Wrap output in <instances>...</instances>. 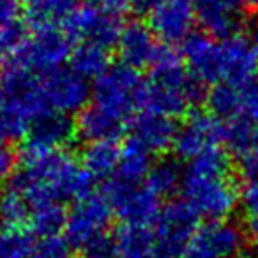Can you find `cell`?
<instances>
[{
	"instance_id": "20",
	"label": "cell",
	"mask_w": 258,
	"mask_h": 258,
	"mask_svg": "<svg viewBox=\"0 0 258 258\" xmlns=\"http://www.w3.org/2000/svg\"><path fill=\"white\" fill-rule=\"evenodd\" d=\"M183 54L194 78L220 85V42L206 34H191L183 44Z\"/></svg>"
},
{
	"instance_id": "27",
	"label": "cell",
	"mask_w": 258,
	"mask_h": 258,
	"mask_svg": "<svg viewBox=\"0 0 258 258\" xmlns=\"http://www.w3.org/2000/svg\"><path fill=\"white\" fill-rule=\"evenodd\" d=\"M30 213L32 207L25 195L7 181L0 188V223L7 228H23V225L30 220Z\"/></svg>"
},
{
	"instance_id": "32",
	"label": "cell",
	"mask_w": 258,
	"mask_h": 258,
	"mask_svg": "<svg viewBox=\"0 0 258 258\" xmlns=\"http://www.w3.org/2000/svg\"><path fill=\"white\" fill-rule=\"evenodd\" d=\"M25 41V32L20 21L0 23V67L6 65L11 58L16 56L20 46Z\"/></svg>"
},
{
	"instance_id": "22",
	"label": "cell",
	"mask_w": 258,
	"mask_h": 258,
	"mask_svg": "<svg viewBox=\"0 0 258 258\" xmlns=\"http://www.w3.org/2000/svg\"><path fill=\"white\" fill-rule=\"evenodd\" d=\"M121 158V148L116 141L88 143L81 153V165L95 179H111Z\"/></svg>"
},
{
	"instance_id": "36",
	"label": "cell",
	"mask_w": 258,
	"mask_h": 258,
	"mask_svg": "<svg viewBox=\"0 0 258 258\" xmlns=\"http://www.w3.org/2000/svg\"><path fill=\"white\" fill-rule=\"evenodd\" d=\"M241 201L242 207H244L248 218H256L258 216V174L255 176H248L244 186L241 190Z\"/></svg>"
},
{
	"instance_id": "21",
	"label": "cell",
	"mask_w": 258,
	"mask_h": 258,
	"mask_svg": "<svg viewBox=\"0 0 258 258\" xmlns=\"http://www.w3.org/2000/svg\"><path fill=\"white\" fill-rule=\"evenodd\" d=\"M118 258H153L156 253L155 230L150 225L123 223L114 232Z\"/></svg>"
},
{
	"instance_id": "38",
	"label": "cell",
	"mask_w": 258,
	"mask_h": 258,
	"mask_svg": "<svg viewBox=\"0 0 258 258\" xmlns=\"http://www.w3.org/2000/svg\"><path fill=\"white\" fill-rule=\"evenodd\" d=\"M20 11H23V0H0V23L18 21Z\"/></svg>"
},
{
	"instance_id": "19",
	"label": "cell",
	"mask_w": 258,
	"mask_h": 258,
	"mask_svg": "<svg viewBox=\"0 0 258 258\" xmlns=\"http://www.w3.org/2000/svg\"><path fill=\"white\" fill-rule=\"evenodd\" d=\"M177 128L172 118L156 114L151 111H143L134 116L130 121V139L148 150L151 155L163 153L174 146Z\"/></svg>"
},
{
	"instance_id": "45",
	"label": "cell",
	"mask_w": 258,
	"mask_h": 258,
	"mask_svg": "<svg viewBox=\"0 0 258 258\" xmlns=\"http://www.w3.org/2000/svg\"><path fill=\"white\" fill-rule=\"evenodd\" d=\"M153 258H163V256H158V255H155Z\"/></svg>"
},
{
	"instance_id": "35",
	"label": "cell",
	"mask_w": 258,
	"mask_h": 258,
	"mask_svg": "<svg viewBox=\"0 0 258 258\" xmlns=\"http://www.w3.org/2000/svg\"><path fill=\"white\" fill-rule=\"evenodd\" d=\"M242 100V114L258 125V74L239 85Z\"/></svg>"
},
{
	"instance_id": "29",
	"label": "cell",
	"mask_w": 258,
	"mask_h": 258,
	"mask_svg": "<svg viewBox=\"0 0 258 258\" xmlns=\"http://www.w3.org/2000/svg\"><path fill=\"white\" fill-rule=\"evenodd\" d=\"M69 211L60 202H53V204H46L41 207H35L30 213V225L32 232L42 237H51V235H60L61 230H65L67 225Z\"/></svg>"
},
{
	"instance_id": "2",
	"label": "cell",
	"mask_w": 258,
	"mask_h": 258,
	"mask_svg": "<svg viewBox=\"0 0 258 258\" xmlns=\"http://www.w3.org/2000/svg\"><path fill=\"white\" fill-rule=\"evenodd\" d=\"M204 99V88L174 49L162 48L144 83L143 107L167 118L183 116Z\"/></svg>"
},
{
	"instance_id": "44",
	"label": "cell",
	"mask_w": 258,
	"mask_h": 258,
	"mask_svg": "<svg viewBox=\"0 0 258 258\" xmlns=\"http://www.w3.org/2000/svg\"><path fill=\"white\" fill-rule=\"evenodd\" d=\"M4 104H6V95H4L2 81H0V114H2V111H4Z\"/></svg>"
},
{
	"instance_id": "26",
	"label": "cell",
	"mask_w": 258,
	"mask_h": 258,
	"mask_svg": "<svg viewBox=\"0 0 258 258\" xmlns=\"http://www.w3.org/2000/svg\"><path fill=\"white\" fill-rule=\"evenodd\" d=\"M207 104L220 121H232V119L242 118V100L241 88L234 83H220L207 95Z\"/></svg>"
},
{
	"instance_id": "24",
	"label": "cell",
	"mask_w": 258,
	"mask_h": 258,
	"mask_svg": "<svg viewBox=\"0 0 258 258\" xmlns=\"http://www.w3.org/2000/svg\"><path fill=\"white\" fill-rule=\"evenodd\" d=\"M151 169V153L144 150L141 144L130 139L121 148V158H119L118 170L112 177H118L119 181H125L130 184H144L150 176Z\"/></svg>"
},
{
	"instance_id": "14",
	"label": "cell",
	"mask_w": 258,
	"mask_h": 258,
	"mask_svg": "<svg viewBox=\"0 0 258 258\" xmlns=\"http://www.w3.org/2000/svg\"><path fill=\"white\" fill-rule=\"evenodd\" d=\"M195 23L194 0H165L150 16V28L167 46L184 44Z\"/></svg>"
},
{
	"instance_id": "43",
	"label": "cell",
	"mask_w": 258,
	"mask_h": 258,
	"mask_svg": "<svg viewBox=\"0 0 258 258\" xmlns=\"http://www.w3.org/2000/svg\"><path fill=\"white\" fill-rule=\"evenodd\" d=\"M239 6H244L248 9H258V0H235Z\"/></svg>"
},
{
	"instance_id": "4",
	"label": "cell",
	"mask_w": 258,
	"mask_h": 258,
	"mask_svg": "<svg viewBox=\"0 0 258 258\" xmlns=\"http://www.w3.org/2000/svg\"><path fill=\"white\" fill-rule=\"evenodd\" d=\"M144 83L136 69L125 63L111 65L93 83V105L125 125L137 107L143 105Z\"/></svg>"
},
{
	"instance_id": "9",
	"label": "cell",
	"mask_w": 258,
	"mask_h": 258,
	"mask_svg": "<svg viewBox=\"0 0 258 258\" xmlns=\"http://www.w3.org/2000/svg\"><path fill=\"white\" fill-rule=\"evenodd\" d=\"M41 93L49 111L61 114L81 112L86 107L92 88L88 79L79 76L72 69H58L46 76H41Z\"/></svg>"
},
{
	"instance_id": "5",
	"label": "cell",
	"mask_w": 258,
	"mask_h": 258,
	"mask_svg": "<svg viewBox=\"0 0 258 258\" xmlns=\"http://www.w3.org/2000/svg\"><path fill=\"white\" fill-rule=\"evenodd\" d=\"M72 39L63 28L56 25L34 27L28 37H25L13 63L35 76H46L61 69V65L72 54Z\"/></svg>"
},
{
	"instance_id": "3",
	"label": "cell",
	"mask_w": 258,
	"mask_h": 258,
	"mask_svg": "<svg viewBox=\"0 0 258 258\" xmlns=\"http://www.w3.org/2000/svg\"><path fill=\"white\" fill-rule=\"evenodd\" d=\"M0 81L6 95L0 114V136L4 139H21L28 136L35 119L49 111L41 93V76L11 63Z\"/></svg>"
},
{
	"instance_id": "23",
	"label": "cell",
	"mask_w": 258,
	"mask_h": 258,
	"mask_svg": "<svg viewBox=\"0 0 258 258\" xmlns=\"http://www.w3.org/2000/svg\"><path fill=\"white\" fill-rule=\"evenodd\" d=\"M76 130H78V136L88 143L116 141V137L123 130V123L92 104L79 112L76 119Z\"/></svg>"
},
{
	"instance_id": "6",
	"label": "cell",
	"mask_w": 258,
	"mask_h": 258,
	"mask_svg": "<svg viewBox=\"0 0 258 258\" xmlns=\"http://www.w3.org/2000/svg\"><path fill=\"white\" fill-rule=\"evenodd\" d=\"M125 25L118 13L105 9L99 4H81L65 20L67 35L79 44H93L104 49H111L118 44Z\"/></svg>"
},
{
	"instance_id": "40",
	"label": "cell",
	"mask_w": 258,
	"mask_h": 258,
	"mask_svg": "<svg viewBox=\"0 0 258 258\" xmlns=\"http://www.w3.org/2000/svg\"><path fill=\"white\" fill-rule=\"evenodd\" d=\"M99 6L105 7V9L112 11V13H121V11L132 7V0H97Z\"/></svg>"
},
{
	"instance_id": "37",
	"label": "cell",
	"mask_w": 258,
	"mask_h": 258,
	"mask_svg": "<svg viewBox=\"0 0 258 258\" xmlns=\"http://www.w3.org/2000/svg\"><path fill=\"white\" fill-rule=\"evenodd\" d=\"M14 169V151L7 144V139L0 136V181L11 177Z\"/></svg>"
},
{
	"instance_id": "33",
	"label": "cell",
	"mask_w": 258,
	"mask_h": 258,
	"mask_svg": "<svg viewBox=\"0 0 258 258\" xmlns=\"http://www.w3.org/2000/svg\"><path fill=\"white\" fill-rule=\"evenodd\" d=\"M72 248L74 246L69 242V239L61 235L42 237L35 242L32 258H72Z\"/></svg>"
},
{
	"instance_id": "30",
	"label": "cell",
	"mask_w": 258,
	"mask_h": 258,
	"mask_svg": "<svg viewBox=\"0 0 258 258\" xmlns=\"http://www.w3.org/2000/svg\"><path fill=\"white\" fill-rule=\"evenodd\" d=\"M183 172L179 169V163L176 160H160L153 165L150 176L146 179V184L155 191L156 195H170L181 188L183 183Z\"/></svg>"
},
{
	"instance_id": "16",
	"label": "cell",
	"mask_w": 258,
	"mask_h": 258,
	"mask_svg": "<svg viewBox=\"0 0 258 258\" xmlns=\"http://www.w3.org/2000/svg\"><path fill=\"white\" fill-rule=\"evenodd\" d=\"M116 48L123 63L136 71L153 65L162 51L150 25H144L141 21H130L123 27Z\"/></svg>"
},
{
	"instance_id": "12",
	"label": "cell",
	"mask_w": 258,
	"mask_h": 258,
	"mask_svg": "<svg viewBox=\"0 0 258 258\" xmlns=\"http://www.w3.org/2000/svg\"><path fill=\"white\" fill-rule=\"evenodd\" d=\"M258 74V41L235 34L220 42V83L242 85Z\"/></svg>"
},
{
	"instance_id": "11",
	"label": "cell",
	"mask_w": 258,
	"mask_h": 258,
	"mask_svg": "<svg viewBox=\"0 0 258 258\" xmlns=\"http://www.w3.org/2000/svg\"><path fill=\"white\" fill-rule=\"evenodd\" d=\"M112 218V207L102 197V194L92 195L85 201L74 202L69 211L65 237L74 248L81 249L97 235L105 234Z\"/></svg>"
},
{
	"instance_id": "34",
	"label": "cell",
	"mask_w": 258,
	"mask_h": 258,
	"mask_svg": "<svg viewBox=\"0 0 258 258\" xmlns=\"http://www.w3.org/2000/svg\"><path fill=\"white\" fill-rule=\"evenodd\" d=\"M81 258H118L114 235L100 234L85 244L81 249Z\"/></svg>"
},
{
	"instance_id": "31",
	"label": "cell",
	"mask_w": 258,
	"mask_h": 258,
	"mask_svg": "<svg viewBox=\"0 0 258 258\" xmlns=\"http://www.w3.org/2000/svg\"><path fill=\"white\" fill-rule=\"evenodd\" d=\"M35 242L25 228H6L0 232V258H32Z\"/></svg>"
},
{
	"instance_id": "15",
	"label": "cell",
	"mask_w": 258,
	"mask_h": 258,
	"mask_svg": "<svg viewBox=\"0 0 258 258\" xmlns=\"http://www.w3.org/2000/svg\"><path fill=\"white\" fill-rule=\"evenodd\" d=\"M76 134V121H72L69 114L44 111L34 121L23 146L39 151L65 150V146L72 143Z\"/></svg>"
},
{
	"instance_id": "17",
	"label": "cell",
	"mask_w": 258,
	"mask_h": 258,
	"mask_svg": "<svg viewBox=\"0 0 258 258\" xmlns=\"http://www.w3.org/2000/svg\"><path fill=\"white\" fill-rule=\"evenodd\" d=\"M223 144L228 148L246 176L258 174V125L248 118L223 123Z\"/></svg>"
},
{
	"instance_id": "8",
	"label": "cell",
	"mask_w": 258,
	"mask_h": 258,
	"mask_svg": "<svg viewBox=\"0 0 258 258\" xmlns=\"http://www.w3.org/2000/svg\"><path fill=\"white\" fill-rule=\"evenodd\" d=\"M197 213L184 201H174L165 207L155 221L156 253L163 258H179L197 232Z\"/></svg>"
},
{
	"instance_id": "25",
	"label": "cell",
	"mask_w": 258,
	"mask_h": 258,
	"mask_svg": "<svg viewBox=\"0 0 258 258\" xmlns=\"http://www.w3.org/2000/svg\"><path fill=\"white\" fill-rule=\"evenodd\" d=\"M78 2L79 0H23V11L34 27H44L65 21L78 7Z\"/></svg>"
},
{
	"instance_id": "18",
	"label": "cell",
	"mask_w": 258,
	"mask_h": 258,
	"mask_svg": "<svg viewBox=\"0 0 258 258\" xmlns=\"http://www.w3.org/2000/svg\"><path fill=\"white\" fill-rule=\"evenodd\" d=\"M197 23L206 35L228 39L241 25V11L235 0H194Z\"/></svg>"
},
{
	"instance_id": "41",
	"label": "cell",
	"mask_w": 258,
	"mask_h": 258,
	"mask_svg": "<svg viewBox=\"0 0 258 258\" xmlns=\"http://www.w3.org/2000/svg\"><path fill=\"white\" fill-rule=\"evenodd\" d=\"M248 235H249V239H251L255 249L258 251V216L249 218L248 220Z\"/></svg>"
},
{
	"instance_id": "1",
	"label": "cell",
	"mask_w": 258,
	"mask_h": 258,
	"mask_svg": "<svg viewBox=\"0 0 258 258\" xmlns=\"http://www.w3.org/2000/svg\"><path fill=\"white\" fill-rule=\"evenodd\" d=\"M183 201L209 221H223L239 202L237 184L232 179L227 151L214 146L190 160L181 183Z\"/></svg>"
},
{
	"instance_id": "42",
	"label": "cell",
	"mask_w": 258,
	"mask_h": 258,
	"mask_svg": "<svg viewBox=\"0 0 258 258\" xmlns=\"http://www.w3.org/2000/svg\"><path fill=\"white\" fill-rule=\"evenodd\" d=\"M246 34H249L255 41H258V14L253 16V20L249 21V27H248V30H246Z\"/></svg>"
},
{
	"instance_id": "7",
	"label": "cell",
	"mask_w": 258,
	"mask_h": 258,
	"mask_svg": "<svg viewBox=\"0 0 258 258\" xmlns=\"http://www.w3.org/2000/svg\"><path fill=\"white\" fill-rule=\"evenodd\" d=\"M102 197L112 207V213L123 223L150 225L155 223L162 213L160 195H156L146 183L130 184L111 177L104 183Z\"/></svg>"
},
{
	"instance_id": "13",
	"label": "cell",
	"mask_w": 258,
	"mask_h": 258,
	"mask_svg": "<svg viewBox=\"0 0 258 258\" xmlns=\"http://www.w3.org/2000/svg\"><path fill=\"white\" fill-rule=\"evenodd\" d=\"M220 143H223V123L207 112H194L177 128L172 148L179 158L190 162Z\"/></svg>"
},
{
	"instance_id": "39",
	"label": "cell",
	"mask_w": 258,
	"mask_h": 258,
	"mask_svg": "<svg viewBox=\"0 0 258 258\" xmlns=\"http://www.w3.org/2000/svg\"><path fill=\"white\" fill-rule=\"evenodd\" d=\"M165 0H132V9L139 14H153Z\"/></svg>"
},
{
	"instance_id": "28",
	"label": "cell",
	"mask_w": 258,
	"mask_h": 258,
	"mask_svg": "<svg viewBox=\"0 0 258 258\" xmlns=\"http://www.w3.org/2000/svg\"><path fill=\"white\" fill-rule=\"evenodd\" d=\"M109 65L107 49L93 44H78L71 54V69L85 79H97L104 74Z\"/></svg>"
},
{
	"instance_id": "10",
	"label": "cell",
	"mask_w": 258,
	"mask_h": 258,
	"mask_svg": "<svg viewBox=\"0 0 258 258\" xmlns=\"http://www.w3.org/2000/svg\"><path fill=\"white\" fill-rule=\"evenodd\" d=\"M244 246L241 228L230 221H207L197 228L179 258H237Z\"/></svg>"
}]
</instances>
